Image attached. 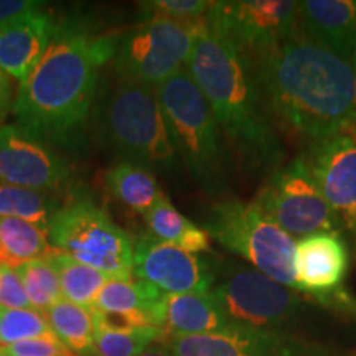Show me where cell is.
Segmentation results:
<instances>
[{"mask_svg": "<svg viewBox=\"0 0 356 356\" xmlns=\"http://www.w3.org/2000/svg\"><path fill=\"white\" fill-rule=\"evenodd\" d=\"M96 330L102 332H127L136 328L155 327L147 315L142 314H121V312H99L92 310Z\"/></svg>", "mask_w": 356, "mask_h": 356, "instance_id": "33", "label": "cell"}, {"mask_svg": "<svg viewBox=\"0 0 356 356\" xmlns=\"http://www.w3.org/2000/svg\"><path fill=\"white\" fill-rule=\"evenodd\" d=\"M351 63H353L355 70H356V44H355V50H353V56H351Z\"/></svg>", "mask_w": 356, "mask_h": 356, "instance_id": "37", "label": "cell"}, {"mask_svg": "<svg viewBox=\"0 0 356 356\" xmlns=\"http://www.w3.org/2000/svg\"><path fill=\"white\" fill-rule=\"evenodd\" d=\"M43 3L37 0H0V24L17 19L20 15L37 12Z\"/></svg>", "mask_w": 356, "mask_h": 356, "instance_id": "34", "label": "cell"}, {"mask_svg": "<svg viewBox=\"0 0 356 356\" xmlns=\"http://www.w3.org/2000/svg\"><path fill=\"white\" fill-rule=\"evenodd\" d=\"M10 76L0 70V119L6 115V113L10 109V99H12V83Z\"/></svg>", "mask_w": 356, "mask_h": 356, "instance_id": "35", "label": "cell"}, {"mask_svg": "<svg viewBox=\"0 0 356 356\" xmlns=\"http://www.w3.org/2000/svg\"><path fill=\"white\" fill-rule=\"evenodd\" d=\"M157 99L177 155L208 193H222L228 160L221 129L186 68L157 88Z\"/></svg>", "mask_w": 356, "mask_h": 356, "instance_id": "4", "label": "cell"}, {"mask_svg": "<svg viewBox=\"0 0 356 356\" xmlns=\"http://www.w3.org/2000/svg\"><path fill=\"white\" fill-rule=\"evenodd\" d=\"M144 218L150 234L160 241L173 244L195 254L210 251V234L181 215L167 197L160 200Z\"/></svg>", "mask_w": 356, "mask_h": 356, "instance_id": "21", "label": "cell"}, {"mask_svg": "<svg viewBox=\"0 0 356 356\" xmlns=\"http://www.w3.org/2000/svg\"><path fill=\"white\" fill-rule=\"evenodd\" d=\"M186 71L248 172L280 167L284 150L261 97L252 58L204 22Z\"/></svg>", "mask_w": 356, "mask_h": 356, "instance_id": "3", "label": "cell"}, {"mask_svg": "<svg viewBox=\"0 0 356 356\" xmlns=\"http://www.w3.org/2000/svg\"><path fill=\"white\" fill-rule=\"evenodd\" d=\"M55 248L48 231L17 218H0V261L17 267L25 262L47 259Z\"/></svg>", "mask_w": 356, "mask_h": 356, "instance_id": "23", "label": "cell"}, {"mask_svg": "<svg viewBox=\"0 0 356 356\" xmlns=\"http://www.w3.org/2000/svg\"><path fill=\"white\" fill-rule=\"evenodd\" d=\"M269 118L314 142L356 127L353 63L305 35L252 58Z\"/></svg>", "mask_w": 356, "mask_h": 356, "instance_id": "1", "label": "cell"}, {"mask_svg": "<svg viewBox=\"0 0 356 356\" xmlns=\"http://www.w3.org/2000/svg\"><path fill=\"white\" fill-rule=\"evenodd\" d=\"M115 44L73 25H58L42 60L20 83L12 109L17 124L48 145L78 144L96 97L101 66Z\"/></svg>", "mask_w": 356, "mask_h": 356, "instance_id": "2", "label": "cell"}, {"mask_svg": "<svg viewBox=\"0 0 356 356\" xmlns=\"http://www.w3.org/2000/svg\"><path fill=\"white\" fill-rule=\"evenodd\" d=\"M304 157L323 198L341 225L356 234V134L314 142Z\"/></svg>", "mask_w": 356, "mask_h": 356, "instance_id": "14", "label": "cell"}, {"mask_svg": "<svg viewBox=\"0 0 356 356\" xmlns=\"http://www.w3.org/2000/svg\"><path fill=\"white\" fill-rule=\"evenodd\" d=\"M48 239L58 251L109 279L132 277V238L91 200L61 207L48 226Z\"/></svg>", "mask_w": 356, "mask_h": 356, "instance_id": "7", "label": "cell"}, {"mask_svg": "<svg viewBox=\"0 0 356 356\" xmlns=\"http://www.w3.org/2000/svg\"><path fill=\"white\" fill-rule=\"evenodd\" d=\"M15 270L24 284L32 309L44 314L58 302L63 300L60 277L48 259L25 262V264L17 266Z\"/></svg>", "mask_w": 356, "mask_h": 356, "instance_id": "27", "label": "cell"}, {"mask_svg": "<svg viewBox=\"0 0 356 356\" xmlns=\"http://www.w3.org/2000/svg\"><path fill=\"white\" fill-rule=\"evenodd\" d=\"M254 202L293 239L338 233L343 226L323 198L304 155L270 172Z\"/></svg>", "mask_w": 356, "mask_h": 356, "instance_id": "9", "label": "cell"}, {"mask_svg": "<svg viewBox=\"0 0 356 356\" xmlns=\"http://www.w3.org/2000/svg\"><path fill=\"white\" fill-rule=\"evenodd\" d=\"M6 356H76L56 337H42L2 346Z\"/></svg>", "mask_w": 356, "mask_h": 356, "instance_id": "32", "label": "cell"}, {"mask_svg": "<svg viewBox=\"0 0 356 356\" xmlns=\"http://www.w3.org/2000/svg\"><path fill=\"white\" fill-rule=\"evenodd\" d=\"M204 26L200 22L145 19L118 40L114 70L119 79L157 89L185 70L195 42Z\"/></svg>", "mask_w": 356, "mask_h": 356, "instance_id": "8", "label": "cell"}, {"mask_svg": "<svg viewBox=\"0 0 356 356\" xmlns=\"http://www.w3.org/2000/svg\"><path fill=\"white\" fill-rule=\"evenodd\" d=\"M56 29V22L42 8L0 24V70L24 83L50 47Z\"/></svg>", "mask_w": 356, "mask_h": 356, "instance_id": "16", "label": "cell"}, {"mask_svg": "<svg viewBox=\"0 0 356 356\" xmlns=\"http://www.w3.org/2000/svg\"><path fill=\"white\" fill-rule=\"evenodd\" d=\"M296 277L300 292L330 297L348 269V249L338 233H318L297 241Z\"/></svg>", "mask_w": 356, "mask_h": 356, "instance_id": "15", "label": "cell"}, {"mask_svg": "<svg viewBox=\"0 0 356 356\" xmlns=\"http://www.w3.org/2000/svg\"><path fill=\"white\" fill-rule=\"evenodd\" d=\"M106 186L115 200L144 216L165 197L152 170L126 160L108 170Z\"/></svg>", "mask_w": 356, "mask_h": 356, "instance_id": "20", "label": "cell"}, {"mask_svg": "<svg viewBox=\"0 0 356 356\" xmlns=\"http://www.w3.org/2000/svg\"><path fill=\"white\" fill-rule=\"evenodd\" d=\"M147 19L159 17L177 22H200L211 10L210 0H152L140 3Z\"/></svg>", "mask_w": 356, "mask_h": 356, "instance_id": "30", "label": "cell"}, {"mask_svg": "<svg viewBox=\"0 0 356 356\" xmlns=\"http://www.w3.org/2000/svg\"><path fill=\"white\" fill-rule=\"evenodd\" d=\"M42 337H55L43 312L35 309H2L0 307V346H8Z\"/></svg>", "mask_w": 356, "mask_h": 356, "instance_id": "28", "label": "cell"}, {"mask_svg": "<svg viewBox=\"0 0 356 356\" xmlns=\"http://www.w3.org/2000/svg\"><path fill=\"white\" fill-rule=\"evenodd\" d=\"M61 207L50 191H38L0 181V218H17L47 229Z\"/></svg>", "mask_w": 356, "mask_h": 356, "instance_id": "26", "label": "cell"}, {"mask_svg": "<svg viewBox=\"0 0 356 356\" xmlns=\"http://www.w3.org/2000/svg\"><path fill=\"white\" fill-rule=\"evenodd\" d=\"M132 277L162 293H210L215 273L203 256L142 234L134 243Z\"/></svg>", "mask_w": 356, "mask_h": 356, "instance_id": "12", "label": "cell"}, {"mask_svg": "<svg viewBox=\"0 0 356 356\" xmlns=\"http://www.w3.org/2000/svg\"><path fill=\"white\" fill-rule=\"evenodd\" d=\"M96 126L104 144L126 162L149 170L177 165L178 155L168 136L157 89L119 79L97 106Z\"/></svg>", "mask_w": 356, "mask_h": 356, "instance_id": "5", "label": "cell"}, {"mask_svg": "<svg viewBox=\"0 0 356 356\" xmlns=\"http://www.w3.org/2000/svg\"><path fill=\"white\" fill-rule=\"evenodd\" d=\"M204 231L221 246L244 257L256 270L299 291L293 266L297 239L270 220L256 202L228 198L216 203L204 222Z\"/></svg>", "mask_w": 356, "mask_h": 356, "instance_id": "6", "label": "cell"}, {"mask_svg": "<svg viewBox=\"0 0 356 356\" xmlns=\"http://www.w3.org/2000/svg\"><path fill=\"white\" fill-rule=\"evenodd\" d=\"M299 30L351 61L356 44V0L299 2Z\"/></svg>", "mask_w": 356, "mask_h": 356, "instance_id": "18", "label": "cell"}, {"mask_svg": "<svg viewBox=\"0 0 356 356\" xmlns=\"http://www.w3.org/2000/svg\"><path fill=\"white\" fill-rule=\"evenodd\" d=\"M0 356H6V353H3V348H2V346H0Z\"/></svg>", "mask_w": 356, "mask_h": 356, "instance_id": "38", "label": "cell"}, {"mask_svg": "<svg viewBox=\"0 0 356 356\" xmlns=\"http://www.w3.org/2000/svg\"><path fill=\"white\" fill-rule=\"evenodd\" d=\"M157 327L167 335H208L236 330L210 293H165L157 309Z\"/></svg>", "mask_w": 356, "mask_h": 356, "instance_id": "19", "label": "cell"}, {"mask_svg": "<svg viewBox=\"0 0 356 356\" xmlns=\"http://www.w3.org/2000/svg\"><path fill=\"white\" fill-rule=\"evenodd\" d=\"M70 165L51 145L19 124L0 127V181L24 188L51 191L68 180Z\"/></svg>", "mask_w": 356, "mask_h": 356, "instance_id": "13", "label": "cell"}, {"mask_svg": "<svg viewBox=\"0 0 356 356\" xmlns=\"http://www.w3.org/2000/svg\"><path fill=\"white\" fill-rule=\"evenodd\" d=\"M163 296L165 293L136 277L109 279L101 289L92 310L142 314L147 315L157 327V309Z\"/></svg>", "mask_w": 356, "mask_h": 356, "instance_id": "24", "label": "cell"}, {"mask_svg": "<svg viewBox=\"0 0 356 356\" xmlns=\"http://www.w3.org/2000/svg\"><path fill=\"white\" fill-rule=\"evenodd\" d=\"M58 340L76 356L96 355V327L91 309L60 300L44 312Z\"/></svg>", "mask_w": 356, "mask_h": 356, "instance_id": "22", "label": "cell"}, {"mask_svg": "<svg viewBox=\"0 0 356 356\" xmlns=\"http://www.w3.org/2000/svg\"><path fill=\"white\" fill-rule=\"evenodd\" d=\"M139 356H172V355H170V351L165 348V346L160 343V341H157V343L150 345L145 351H142Z\"/></svg>", "mask_w": 356, "mask_h": 356, "instance_id": "36", "label": "cell"}, {"mask_svg": "<svg viewBox=\"0 0 356 356\" xmlns=\"http://www.w3.org/2000/svg\"><path fill=\"white\" fill-rule=\"evenodd\" d=\"M204 22L254 58L300 33L299 2L233 0L213 2Z\"/></svg>", "mask_w": 356, "mask_h": 356, "instance_id": "11", "label": "cell"}, {"mask_svg": "<svg viewBox=\"0 0 356 356\" xmlns=\"http://www.w3.org/2000/svg\"><path fill=\"white\" fill-rule=\"evenodd\" d=\"M0 307L2 309H32L15 267L7 264H0Z\"/></svg>", "mask_w": 356, "mask_h": 356, "instance_id": "31", "label": "cell"}, {"mask_svg": "<svg viewBox=\"0 0 356 356\" xmlns=\"http://www.w3.org/2000/svg\"><path fill=\"white\" fill-rule=\"evenodd\" d=\"M159 341L172 356H292L291 348L279 340L277 333H262L246 328L208 335L163 333Z\"/></svg>", "mask_w": 356, "mask_h": 356, "instance_id": "17", "label": "cell"}, {"mask_svg": "<svg viewBox=\"0 0 356 356\" xmlns=\"http://www.w3.org/2000/svg\"><path fill=\"white\" fill-rule=\"evenodd\" d=\"M218 305L239 328L275 333L302 309L299 291L282 286L251 267H236L211 289Z\"/></svg>", "mask_w": 356, "mask_h": 356, "instance_id": "10", "label": "cell"}, {"mask_svg": "<svg viewBox=\"0 0 356 356\" xmlns=\"http://www.w3.org/2000/svg\"><path fill=\"white\" fill-rule=\"evenodd\" d=\"M47 259L56 269L63 299L71 304L86 307V309H95L101 289L109 280L108 275L83 264V262L74 261L73 257L66 256L58 249H55Z\"/></svg>", "mask_w": 356, "mask_h": 356, "instance_id": "25", "label": "cell"}, {"mask_svg": "<svg viewBox=\"0 0 356 356\" xmlns=\"http://www.w3.org/2000/svg\"><path fill=\"white\" fill-rule=\"evenodd\" d=\"M163 330L157 327H144L127 332L96 330L97 356H139L150 345L157 343Z\"/></svg>", "mask_w": 356, "mask_h": 356, "instance_id": "29", "label": "cell"}]
</instances>
